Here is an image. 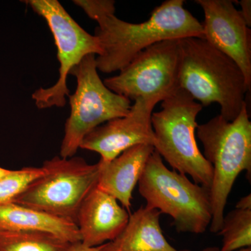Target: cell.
<instances>
[{
  "label": "cell",
  "mask_w": 251,
  "mask_h": 251,
  "mask_svg": "<svg viewBox=\"0 0 251 251\" xmlns=\"http://www.w3.org/2000/svg\"><path fill=\"white\" fill-rule=\"evenodd\" d=\"M184 4L183 0L163 1L141 23L126 22L115 14L99 18L94 34L102 49V53L96 57L98 71L105 74L120 72L137 54L161 41L204 39L202 23Z\"/></svg>",
  "instance_id": "6da1fadb"
},
{
  "label": "cell",
  "mask_w": 251,
  "mask_h": 251,
  "mask_svg": "<svg viewBox=\"0 0 251 251\" xmlns=\"http://www.w3.org/2000/svg\"><path fill=\"white\" fill-rule=\"evenodd\" d=\"M178 86L202 106L219 104L221 115L232 122L251 90L239 66L203 38L180 39Z\"/></svg>",
  "instance_id": "7a4b0ae2"
},
{
  "label": "cell",
  "mask_w": 251,
  "mask_h": 251,
  "mask_svg": "<svg viewBox=\"0 0 251 251\" xmlns=\"http://www.w3.org/2000/svg\"><path fill=\"white\" fill-rule=\"evenodd\" d=\"M196 135L204 148V156L213 168L209 194L212 219L209 230L218 234L222 227L227 198L242 171L251 176V122L247 104L232 122L221 115L198 125Z\"/></svg>",
  "instance_id": "3957f363"
},
{
  "label": "cell",
  "mask_w": 251,
  "mask_h": 251,
  "mask_svg": "<svg viewBox=\"0 0 251 251\" xmlns=\"http://www.w3.org/2000/svg\"><path fill=\"white\" fill-rule=\"evenodd\" d=\"M201 103L181 89L161 101V110L153 112V148L173 171L189 175L194 183L210 190L213 168L198 148L196 130Z\"/></svg>",
  "instance_id": "277c9868"
},
{
  "label": "cell",
  "mask_w": 251,
  "mask_h": 251,
  "mask_svg": "<svg viewBox=\"0 0 251 251\" xmlns=\"http://www.w3.org/2000/svg\"><path fill=\"white\" fill-rule=\"evenodd\" d=\"M146 206L168 214L178 232L203 234L212 219L209 190L171 171L156 151L149 157L138 181Z\"/></svg>",
  "instance_id": "5b68a950"
},
{
  "label": "cell",
  "mask_w": 251,
  "mask_h": 251,
  "mask_svg": "<svg viewBox=\"0 0 251 251\" xmlns=\"http://www.w3.org/2000/svg\"><path fill=\"white\" fill-rule=\"evenodd\" d=\"M69 75L76 77L75 93L69 94L70 116L67 119L60 156L72 158L80 149L86 135L105 122L125 117L131 102L123 96L109 90L99 77L96 55L85 56Z\"/></svg>",
  "instance_id": "8992f818"
},
{
  "label": "cell",
  "mask_w": 251,
  "mask_h": 251,
  "mask_svg": "<svg viewBox=\"0 0 251 251\" xmlns=\"http://www.w3.org/2000/svg\"><path fill=\"white\" fill-rule=\"evenodd\" d=\"M44 174L33 181L12 202L72 220L90 191L97 185L99 165L80 157L54 156L44 162Z\"/></svg>",
  "instance_id": "52a82bcc"
},
{
  "label": "cell",
  "mask_w": 251,
  "mask_h": 251,
  "mask_svg": "<svg viewBox=\"0 0 251 251\" xmlns=\"http://www.w3.org/2000/svg\"><path fill=\"white\" fill-rule=\"evenodd\" d=\"M34 12L41 16L53 35L57 49L59 65V78L52 87H40L31 95L39 109L51 107L62 108L67 103L69 96L68 75L71 70L85 56L102 53L98 38L91 35L66 11L57 0H27Z\"/></svg>",
  "instance_id": "ba28073f"
},
{
  "label": "cell",
  "mask_w": 251,
  "mask_h": 251,
  "mask_svg": "<svg viewBox=\"0 0 251 251\" xmlns=\"http://www.w3.org/2000/svg\"><path fill=\"white\" fill-rule=\"evenodd\" d=\"M179 40L161 41L144 50L118 75L105 79L104 84L130 100L162 101L179 89Z\"/></svg>",
  "instance_id": "9c48e42d"
},
{
  "label": "cell",
  "mask_w": 251,
  "mask_h": 251,
  "mask_svg": "<svg viewBox=\"0 0 251 251\" xmlns=\"http://www.w3.org/2000/svg\"><path fill=\"white\" fill-rule=\"evenodd\" d=\"M158 100L135 99L128 113L99 126L86 135L80 149L99 153L100 163H107L135 145L153 147L154 134L151 115Z\"/></svg>",
  "instance_id": "30bf717a"
},
{
  "label": "cell",
  "mask_w": 251,
  "mask_h": 251,
  "mask_svg": "<svg viewBox=\"0 0 251 251\" xmlns=\"http://www.w3.org/2000/svg\"><path fill=\"white\" fill-rule=\"evenodd\" d=\"M204 15V39L239 66L251 86V29L231 0H196Z\"/></svg>",
  "instance_id": "8fae6325"
},
{
  "label": "cell",
  "mask_w": 251,
  "mask_h": 251,
  "mask_svg": "<svg viewBox=\"0 0 251 251\" xmlns=\"http://www.w3.org/2000/svg\"><path fill=\"white\" fill-rule=\"evenodd\" d=\"M129 216L117 199L96 186L77 212L80 242L85 247H96L112 242L125 229Z\"/></svg>",
  "instance_id": "7c38bea8"
},
{
  "label": "cell",
  "mask_w": 251,
  "mask_h": 251,
  "mask_svg": "<svg viewBox=\"0 0 251 251\" xmlns=\"http://www.w3.org/2000/svg\"><path fill=\"white\" fill-rule=\"evenodd\" d=\"M153 151L152 145L143 144L125 150L108 163L99 161L97 187L113 196L129 212L133 190Z\"/></svg>",
  "instance_id": "4fadbf2b"
},
{
  "label": "cell",
  "mask_w": 251,
  "mask_h": 251,
  "mask_svg": "<svg viewBox=\"0 0 251 251\" xmlns=\"http://www.w3.org/2000/svg\"><path fill=\"white\" fill-rule=\"evenodd\" d=\"M157 209L142 206L129 219L123 231L112 242L105 243L104 251H191L177 250L163 235Z\"/></svg>",
  "instance_id": "5bb4252c"
},
{
  "label": "cell",
  "mask_w": 251,
  "mask_h": 251,
  "mask_svg": "<svg viewBox=\"0 0 251 251\" xmlns=\"http://www.w3.org/2000/svg\"><path fill=\"white\" fill-rule=\"evenodd\" d=\"M0 231L46 232L72 244L81 241L77 225L72 220L14 202L0 204Z\"/></svg>",
  "instance_id": "9a60e30c"
},
{
  "label": "cell",
  "mask_w": 251,
  "mask_h": 251,
  "mask_svg": "<svg viewBox=\"0 0 251 251\" xmlns=\"http://www.w3.org/2000/svg\"><path fill=\"white\" fill-rule=\"evenodd\" d=\"M73 244L46 232L0 231V251H70Z\"/></svg>",
  "instance_id": "2e32d148"
},
{
  "label": "cell",
  "mask_w": 251,
  "mask_h": 251,
  "mask_svg": "<svg viewBox=\"0 0 251 251\" xmlns=\"http://www.w3.org/2000/svg\"><path fill=\"white\" fill-rule=\"evenodd\" d=\"M223 237L221 251H236L251 247V210L235 209L224 216L218 234Z\"/></svg>",
  "instance_id": "e0dca14e"
},
{
  "label": "cell",
  "mask_w": 251,
  "mask_h": 251,
  "mask_svg": "<svg viewBox=\"0 0 251 251\" xmlns=\"http://www.w3.org/2000/svg\"><path fill=\"white\" fill-rule=\"evenodd\" d=\"M44 168L27 167L0 179V204L12 202L29 184L44 174Z\"/></svg>",
  "instance_id": "ac0fdd59"
},
{
  "label": "cell",
  "mask_w": 251,
  "mask_h": 251,
  "mask_svg": "<svg viewBox=\"0 0 251 251\" xmlns=\"http://www.w3.org/2000/svg\"><path fill=\"white\" fill-rule=\"evenodd\" d=\"M74 3L95 21L102 16L115 13V1L112 0H74Z\"/></svg>",
  "instance_id": "d6986e66"
},
{
  "label": "cell",
  "mask_w": 251,
  "mask_h": 251,
  "mask_svg": "<svg viewBox=\"0 0 251 251\" xmlns=\"http://www.w3.org/2000/svg\"><path fill=\"white\" fill-rule=\"evenodd\" d=\"M241 6L240 13L249 27L251 25V0H242L239 2Z\"/></svg>",
  "instance_id": "ffe728a7"
},
{
  "label": "cell",
  "mask_w": 251,
  "mask_h": 251,
  "mask_svg": "<svg viewBox=\"0 0 251 251\" xmlns=\"http://www.w3.org/2000/svg\"><path fill=\"white\" fill-rule=\"evenodd\" d=\"M105 244L96 247H87L84 246L81 242L75 243L73 244L70 251H104Z\"/></svg>",
  "instance_id": "44dd1931"
},
{
  "label": "cell",
  "mask_w": 251,
  "mask_h": 251,
  "mask_svg": "<svg viewBox=\"0 0 251 251\" xmlns=\"http://www.w3.org/2000/svg\"><path fill=\"white\" fill-rule=\"evenodd\" d=\"M235 208L245 209V210H251V195L249 194L241 198L236 204Z\"/></svg>",
  "instance_id": "7402d4cb"
},
{
  "label": "cell",
  "mask_w": 251,
  "mask_h": 251,
  "mask_svg": "<svg viewBox=\"0 0 251 251\" xmlns=\"http://www.w3.org/2000/svg\"><path fill=\"white\" fill-rule=\"evenodd\" d=\"M201 251H221V249L215 247H207L202 249ZM236 251H251V247L244 248Z\"/></svg>",
  "instance_id": "603a6c76"
},
{
  "label": "cell",
  "mask_w": 251,
  "mask_h": 251,
  "mask_svg": "<svg viewBox=\"0 0 251 251\" xmlns=\"http://www.w3.org/2000/svg\"><path fill=\"white\" fill-rule=\"evenodd\" d=\"M12 171H11V170L5 169V168L0 167V179L11 174V173H12Z\"/></svg>",
  "instance_id": "cb8c5ba5"
}]
</instances>
